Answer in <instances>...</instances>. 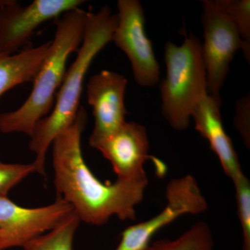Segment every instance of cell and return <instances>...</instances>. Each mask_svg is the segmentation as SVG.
Instances as JSON below:
<instances>
[{
    "label": "cell",
    "mask_w": 250,
    "mask_h": 250,
    "mask_svg": "<svg viewBox=\"0 0 250 250\" xmlns=\"http://www.w3.org/2000/svg\"><path fill=\"white\" fill-rule=\"evenodd\" d=\"M88 115L81 107L75 121L54 140L52 166L58 197L73 207L81 221L103 225L111 217L136 218V207L142 201L148 179L103 183L94 175L83 159L82 135Z\"/></svg>",
    "instance_id": "cell-1"
},
{
    "label": "cell",
    "mask_w": 250,
    "mask_h": 250,
    "mask_svg": "<svg viewBox=\"0 0 250 250\" xmlns=\"http://www.w3.org/2000/svg\"><path fill=\"white\" fill-rule=\"evenodd\" d=\"M117 23V14H112L107 6L97 13L88 12L82 45L57 92L53 108L29 136V148L36 155L33 164L41 175H45L46 155L54 140L76 119L85 75L95 57L111 42Z\"/></svg>",
    "instance_id": "cell-2"
},
{
    "label": "cell",
    "mask_w": 250,
    "mask_h": 250,
    "mask_svg": "<svg viewBox=\"0 0 250 250\" xmlns=\"http://www.w3.org/2000/svg\"><path fill=\"white\" fill-rule=\"evenodd\" d=\"M87 15L88 11L78 8L56 20L54 39L33 82L31 93L17 109L0 113V132L30 136L36 125L52 111L66 74L67 59L82 45Z\"/></svg>",
    "instance_id": "cell-3"
},
{
    "label": "cell",
    "mask_w": 250,
    "mask_h": 250,
    "mask_svg": "<svg viewBox=\"0 0 250 250\" xmlns=\"http://www.w3.org/2000/svg\"><path fill=\"white\" fill-rule=\"evenodd\" d=\"M164 59L167 75L160 85L161 111L172 128L183 131L194 109L208 95L201 41L190 34L181 46L167 42Z\"/></svg>",
    "instance_id": "cell-4"
},
{
    "label": "cell",
    "mask_w": 250,
    "mask_h": 250,
    "mask_svg": "<svg viewBox=\"0 0 250 250\" xmlns=\"http://www.w3.org/2000/svg\"><path fill=\"white\" fill-rule=\"evenodd\" d=\"M202 4L205 39L202 43V55L207 73V92L213 98L221 100L220 90L234 54L242 49L250 62V43L242 40L233 23L210 0H204Z\"/></svg>",
    "instance_id": "cell-5"
},
{
    "label": "cell",
    "mask_w": 250,
    "mask_h": 250,
    "mask_svg": "<svg viewBox=\"0 0 250 250\" xmlns=\"http://www.w3.org/2000/svg\"><path fill=\"white\" fill-rule=\"evenodd\" d=\"M83 0H34L22 6L16 0H0V57L29 47L38 28L51 20L81 8Z\"/></svg>",
    "instance_id": "cell-6"
},
{
    "label": "cell",
    "mask_w": 250,
    "mask_h": 250,
    "mask_svg": "<svg viewBox=\"0 0 250 250\" xmlns=\"http://www.w3.org/2000/svg\"><path fill=\"white\" fill-rule=\"evenodd\" d=\"M118 23L111 42L128 57L134 80L143 87H154L160 77L152 41L145 31L144 9L138 0H119L117 3Z\"/></svg>",
    "instance_id": "cell-7"
},
{
    "label": "cell",
    "mask_w": 250,
    "mask_h": 250,
    "mask_svg": "<svg viewBox=\"0 0 250 250\" xmlns=\"http://www.w3.org/2000/svg\"><path fill=\"white\" fill-rule=\"evenodd\" d=\"M167 203L159 214L125 229L116 250H147L158 231L184 214L196 215L207 210V202L196 179L191 175L174 179L166 188Z\"/></svg>",
    "instance_id": "cell-8"
},
{
    "label": "cell",
    "mask_w": 250,
    "mask_h": 250,
    "mask_svg": "<svg viewBox=\"0 0 250 250\" xmlns=\"http://www.w3.org/2000/svg\"><path fill=\"white\" fill-rule=\"evenodd\" d=\"M128 80L117 72L103 70L89 79L87 99L93 108L95 124L90 136V147L107 139L124 124L128 114L125 95Z\"/></svg>",
    "instance_id": "cell-9"
},
{
    "label": "cell",
    "mask_w": 250,
    "mask_h": 250,
    "mask_svg": "<svg viewBox=\"0 0 250 250\" xmlns=\"http://www.w3.org/2000/svg\"><path fill=\"white\" fill-rule=\"evenodd\" d=\"M73 210L60 197L45 207L25 208L8 197H0V230L7 236L8 248H23L31 240L55 228Z\"/></svg>",
    "instance_id": "cell-10"
},
{
    "label": "cell",
    "mask_w": 250,
    "mask_h": 250,
    "mask_svg": "<svg viewBox=\"0 0 250 250\" xmlns=\"http://www.w3.org/2000/svg\"><path fill=\"white\" fill-rule=\"evenodd\" d=\"M111 163L117 179H146L144 164L150 158L147 131L143 125L125 122L120 129L95 146Z\"/></svg>",
    "instance_id": "cell-11"
},
{
    "label": "cell",
    "mask_w": 250,
    "mask_h": 250,
    "mask_svg": "<svg viewBox=\"0 0 250 250\" xmlns=\"http://www.w3.org/2000/svg\"><path fill=\"white\" fill-rule=\"evenodd\" d=\"M222 100L207 95L192 113L195 129L210 143L224 171L232 181L243 173L232 141L224 129L220 106Z\"/></svg>",
    "instance_id": "cell-12"
},
{
    "label": "cell",
    "mask_w": 250,
    "mask_h": 250,
    "mask_svg": "<svg viewBox=\"0 0 250 250\" xmlns=\"http://www.w3.org/2000/svg\"><path fill=\"white\" fill-rule=\"evenodd\" d=\"M51 41L40 46H29L9 57H0V100L18 85L33 83L48 52Z\"/></svg>",
    "instance_id": "cell-13"
},
{
    "label": "cell",
    "mask_w": 250,
    "mask_h": 250,
    "mask_svg": "<svg viewBox=\"0 0 250 250\" xmlns=\"http://www.w3.org/2000/svg\"><path fill=\"white\" fill-rule=\"evenodd\" d=\"M80 218L75 210L48 232L26 243L24 250H72L74 237Z\"/></svg>",
    "instance_id": "cell-14"
},
{
    "label": "cell",
    "mask_w": 250,
    "mask_h": 250,
    "mask_svg": "<svg viewBox=\"0 0 250 250\" xmlns=\"http://www.w3.org/2000/svg\"><path fill=\"white\" fill-rule=\"evenodd\" d=\"M213 246L209 227L207 223L200 222L177 239L156 241L147 250H212Z\"/></svg>",
    "instance_id": "cell-15"
},
{
    "label": "cell",
    "mask_w": 250,
    "mask_h": 250,
    "mask_svg": "<svg viewBox=\"0 0 250 250\" xmlns=\"http://www.w3.org/2000/svg\"><path fill=\"white\" fill-rule=\"evenodd\" d=\"M210 1L233 23L242 40L250 43V0H215Z\"/></svg>",
    "instance_id": "cell-16"
},
{
    "label": "cell",
    "mask_w": 250,
    "mask_h": 250,
    "mask_svg": "<svg viewBox=\"0 0 250 250\" xmlns=\"http://www.w3.org/2000/svg\"><path fill=\"white\" fill-rule=\"evenodd\" d=\"M236 188L238 215L243 235V250H250V183L244 174L233 181Z\"/></svg>",
    "instance_id": "cell-17"
},
{
    "label": "cell",
    "mask_w": 250,
    "mask_h": 250,
    "mask_svg": "<svg viewBox=\"0 0 250 250\" xmlns=\"http://www.w3.org/2000/svg\"><path fill=\"white\" fill-rule=\"evenodd\" d=\"M34 172L36 169L33 163L6 164L0 159V197H7L13 188Z\"/></svg>",
    "instance_id": "cell-18"
},
{
    "label": "cell",
    "mask_w": 250,
    "mask_h": 250,
    "mask_svg": "<svg viewBox=\"0 0 250 250\" xmlns=\"http://www.w3.org/2000/svg\"><path fill=\"white\" fill-rule=\"evenodd\" d=\"M234 126L239 131L247 147L250 143V98L246 95L238 100L236 104Z\"/></svg>",
    "instance_id": "cell-19"
},
{
    "label": "cell",
    "mask_w": 250,
    "mask_h": 250,
    "mask_svg": "<svg viewBox=\"0 0 250 250\" xmlns=\"http://www.w3.org/2000/svg\"><path fill=\"white\" fill-rule=\"evenodd\" d=\"M9 249L8 248V239L6 233L0 230V250Z\"/></svg>",
    "instance_id": "cell-20"
}]
</instances>
